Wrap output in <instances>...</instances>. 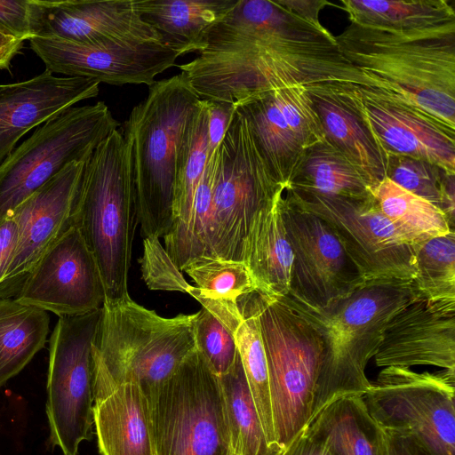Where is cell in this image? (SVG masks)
<instances>
[{"label": "cell", "mask_w": 455, "mask_h": 455, "mask_svg": "<svg viewBox=\"0 0 455 455\" xmlns=\"http://www.w3.org/2000/svg\"><path fill=\"white\" fill-rule=\"evenodd\" d=\"M276 180L286 188L307 148L325 139L306 86H288L234 103Z\"/></svg>", "instance_id": "obj_17"}, {"label": "cell", "mask_w": 455, "mask_h": 455, "mask_svg": "<svg viewBox=\"0 0 455 455\" xmlns=\"http://www.w3.org/2000/svg\"><path fill=\"white\" fill-rule=\"evenodd\" d=\"M242 317L234 336L247 382L268 445L275 444L265 348L256 315L243 297L238 301Z\"/></svg>", "instance_id": "obj_33"}, {"label": "cell", "mask_w": 455, "mask_h": 455, "mask_svg": "<svg viewBox=\"0 0 455 455\" xmlns=\"http://www.w3.org/2000/svg\"><path fill=\"white\" fill-rule=\"evenodd\" d=\"M279 455H334L321 442L301 432Z\"/></svg>", "instance_id": "obj_44"}, {"label": "cell", "mask_w": 455, "mask_h": 455, "mask_svg": "<svg viewBox=\"0 0 455 455\" xmlns=\"http://www.w3.org/2000/svg\"><path fill=\"white\" fill-rule=\"evenodd\" d=\"M332 86L307 87V92L321 121L325 139L359 171L371 190L387 178V154L376 143L361 120L339 100Z\"/></svg>", "instance_id": "obj_24"}, {"label": "cell", "mask_w": 455, "mask_h": 455, "mask_svg": "<svg viewBox=\"0 0 455 455\" xmlns=\"http://www.w3.org/2000/svg\"><path fill=\"white\" fill-rule=\"evenodd\" d=\"M416 274L411 283L431 300H455V232L435 236L415 246Z\"/></svg>", "instance_id": "obj_37"}, {"label": "cell", "mask_w": 455, "mask_h": 455, "mask_svg": "<svg viewBox=\"0 0 455 455\" xmlns=\"http://www.w3.org/2000/svg\"><path fill=\"white\" fill-rule=\"evenodd\" d=\"M24 41L0 31V69H9L12 60L20 52Z\"/></svg>", "instance_id": "obj_46"}, {"label": "cell", "mask_w": 455, "mask_h": 455, "mask_svg": "<svg viewBox=\"0 0 455 455\" xmlns=\"http://www.w3.org/2000/svg\"><path fill=\"white\" fill-rule=\"evenodd\" d=\"M284 190L235 112L216 156L207 160L188 220L164 236L167 253L180 271L199 257L243 261L252 220Z\"/></svg>", "instance_id": "obj_2"}, {"label": "cell", "mask_w": 455, "mask_h": 455, "mask_svg": "<svg viewBox=\"0 0 455 455\" xmlns=\"http://www.w3.org/2000/svg\"><path fill=\"white\" fill-rule=\"evenodd\" d=\"M335 37L344 57L376 87L455 130V23L411 33L351 23Z\"/></svg>", "instance_id": "obj_3"}, {"label": "cell", "mask_w": 455, "mask_h": 455, "mask_svg": "<svg viewBox=\"0 0 455 455\" xmlns=\"http://www.w3.org/2000/svg\"><path fill=\"white\" fill-rule=\"evenodd\" d=\"M101 308L59 317L50 339L45 411L49 443L62 455H77L92 437L94 344Z\"/></svg>", "instance_id": "obj_11"}, {"label": "cell", "mask_w": 455, "mask_h": 455, "mask_svg": "<svg viewBox=\"0 0 455 455\" xmlns=\"http://www.w3.org/2000/svg\"><path fill=\"white\" fill-rule=\"evenodd\" d=\"M29 0H0V31L20 40L30 39Z\"/></svg>", "instance_id": "obj_41"}, {"label": "cell", "mask_w": 455, "mask_h": 455, "mask_svg": "<svg viewBox=\"0 0 455 455\" xmlns=\"http://www.w3.org/2000/svg\"><path fill=\"white\" fill-rule=\"evenodd\" d=\"M28 8L31 38H59L85 45L163 44L156 30L141 19L134 0H29Z\"/></svg>", "instance_id": "obj_19"}, {"label": "cell", "mask_w": 455, "mask_h": 455, "mask_svg": "<svg viewBox=\"0 0 455 455\" xmlns=\"http://www.w3.org/2000/svg\"><path fill=\"white\" fill-rule=\"evenodd\" d=\"M195 318L161 316L130 296L105 299L94 345L115 383H135L148 397L196 348Z\"/></svg>", "instance_id": "obj_8"}, {"label": "cell", "mask_w": 455, "mask_h": 455, "mask_svg": "<svg viewBox=\"0 0 455 455\" xmlns=\"http://www.w3.org/2000/svg\"><path fill=\"white\" fill-rule=\"evenodd\" d=\"M371 192L383 214L414 245L454 230L438 207L387 178Z\"/></svg>", "instance_id": "obj_31"}, {"label": "cell", "mask_w": 455, "mask_h": 455, "mask_svg": "<svg viewBox=\"0 0 455 455\" xmlns=\"http://www.w3.org/2000/svg\"><path fill=\"white\" fill-rule=\"evenodd\" d=\"M283 196L257 213L243 249V261L256 291L271 298L288 295L293 260L281 212Z\"/></svg>", "instance_id": "obj_26"}, {"label": "cell", "mask_w": 455, "mask_h": 455, "mask_svg": "<svg viewBox=\"0 0 455 455\" xmlns=\"http://www.w3.org/2000/svg\"><path fill=\"white\" fill-rule=\"evenodd\" d=\"M87 160L67 165L11 212L18 224L19 236L12 262L0 283V298L16 295L34 264L74 225Z\"/></svg>", "instance_id": "obj_20"}, {"label": "cell", "mask_w": 455, "mask_h": 455, "mask_svg": "<svg viewBox=\"0 0 455 455\" xmlns=\"http://www.w3.org/2000/svg\"><path fill=\"white\" fill-rule=\"evenodd\" d=\"M281 212L293 256L286 297L323 308L365 283L323 219L299 208L285 196L281 200Z\"/></svg>", "instance_id": "obj_15"}, {"label": "cell", "mask_w": 455, "mask_h": 455, "mask_svg": "<svg viewBox=\"0 0 455 455\" xmlns=\"http://www.w3.org/2000/svg\"><path fill=\"white\" fill-rule=\"evenodd\" d=\"M374 360L381 368L427 365L455 371V300L418 294L387 323Z\"/></svg>", "instance_id": "obj_21"}, {"label": "cell", "mask_w": 455, "mask_h": 455, "mask_svg": "<svg viewBox=\"0 0 455 455\" xmlns=\"http://www.w3.org/2000/svg\"><path fill=\"white\" fill-rule=\"evenodd\" d=\"M243 298L260 329L275 444L282 451L311 419L323 342L318 330L283 298L257 291Z\"/></svg>", "instance_id": "obj_7"}, {"label": "cell", "mask_w": 455, "mask_h": 455, "mask_svg": "<svg viewBox=\"0 0 455 455\" xmlns=\"http://www.w3.org/2000/svg\"><path fill=\"white\" fill-rule=\"evenodd\" d=\"M387 156V178L438 207L454 229L455 174L425 160L393 154Z\"/></svg>", "instance_id": "obj_35"}, {"label": "cell", "mask_w": 455, "mask_h": 455, "mask_svg": "<svg viewBox=\"0 0 455 455\" xmlns=\"http://www.w3.org/2000/svg\"><path fill=\"white\" fill-rule=\"evenodd\" d=\"M196 348L218 376L227 373L238 355L234 331L215 314L202 307L194 323Z\"/></svg>", "instance_id": "obj_38"}, {"label": "cell", "mask_w": 455, "mask_h": 455, "mask_svg": "<svg viewBox=\"0 0 455 455\" xmlns=\"http://www.w3.org/2000/svg\"><path fill=\"white\" fill-rule=\"evenodd\" d=\"M238 0H134L141 19L160 35L162 42L179 57L201 52L211 28Z\"/></svg>", "instance_id": "obj_25"}, {"label": "cell", "mask_w": 455, "mask_h": 455, "mask_svg": "<svg viewBox=\"0 0 455 455\" xmlns=\"http://www.w3.org/2000/svg\"><path fill=\"white\" fill-rule=\"evenodd\" d=\"M49 323L46 311L0 298V388L44 347Z\"/></svg>", "instance_id": "obj_30"}, {"label": "cell", "mask_w": 455, "mask_h": 455, "mask_svg": "<svg viewBox=\"0 0 455 455\" xmlns=\"http://www.w3.org/2000/svg\"><path fill=\"white\" fill-rule=\"evenodd\" d=\"M383 455H431L414 439L384 430Z\"/></svg>", "instance_id": "obj_43"}, {"label": "cell", "mask_w": 455, "mask_h": 455, "mask_svg": "<svg viewBox=\"0 0 455 455\" xmlns=\"http://www.w3.org/2000/svg\"><path fill=\"white\" fill-rule=\"evenodd\" d=\"M225 401L231 451L237 455H279L267 443L239 355L219 376Z\"/></svg>", "instance_id": "obj_32"}, {"label": "cell", "mask_w": 455, "mask_h": 455, "mask_svg": "<svg viewBox=\"0 0 455 455\" xmlns=\"http://www.w3.org/2000/svg\"><path fill=\"white\" fill-rule=\"evenodd\" d=\"M352 24L389 32L411 33L455 23L445 0H342Z\"/></svg>", "instance_id": "obj_29"}, {"label": "cell", "mask_w": 455, "mask_h": 455, "mask_svg": "<svg viewBox=\"0 0 455 455\" xmlns=\"http://www.w3.org/2000/svg\"><path fill=\"white\" fill-rule=\"evenodd\" d=\"M455 371L385 367L362 395L387 431L414 439L431 455H455Z\"/></svg>", "instance_id": "obj_12"}, {"label": "cell", "mask_w": 455, "mask_h": 455, "mask_svg": "<svg viewBox=\"0 0 455 455\" xmlns=\"http://www.w3.org/2000/svg\"><path fill=\"white\" fill-rule=\"evenodd\" d=\"M207 117L208 158L218 152L235 113L231 102L204 100Z\"/></svg>", "instance_id": "obj_40"}, {"label": "cell", "mask_w": 455, "mask_h": 455, "mask_svg": "<svg viewBox=\"0 0 455 455\" xmlns=\"http://www.w3.org/2000/svg\"><path fill=\"white\" fill-rule=\"evenodd\" d=\"M14 299L59 317L84 315L102 307L106 293L100 272L76 225L34 264Z\"/></svg>", "instance_id": "obj_16"}, {"label": "cell", "mask_w": 455, "mask_h": 455, "mask_svg": "<svg viewBox=\"0 0 455 455\" xmlns=\"http://www.w3.org/2000/svg\"><path fill=\"white\" fill-rule=\"evenodd\" d=\"M179 68L201 99L235 103L288 86H374L344 57L336 37L280 0H258L247 39L235 52L199 54Z\"/></svg>", "instance_id": "obj_1"}, {"label": "cell", "mask_w": 455, "mask_h": 455, "mask_svg": "<svg viewBox=\"0 0 455 455\" xmlns=\"http://www.w3.org/2000/svg\"><path fill=\"white\" fill-rule=\"evenodd\" d=\"M18 236V224L10 212L0 219V283L12 262Z\"/></svg>", "instance_id": "obj_42"}, {"label": "cell", "mask_w": 455, "mask_h": 455, "mask_svg": "<svg viewBox=\"0 0 455 455\" xmlns=\"http://www.w3.org/2000/svg\"><path fill=\"white\" fill-rule=\"evenodd\" d=\"M93 426L101 455H156L148 402L135 383H115L93 344Z\"/></svg>", "instance_id": "obj_23"}, {"label": "cell", "mask_w": 455, "mask_h": 455, "mask_svg": "<svg viewBox=\"0 0 455 455\" xmlns=\"http://www.w3.org/2000/svg\"><path fill=\"white\" fill-rule=\"evenodd\" d=\"M119 126L103 101L74 106L39 125L0 164V219Z\"/></svg>", "instance_id": "obj_10"}, {"label": "cell", "mask_w": 455, "mask_h": 455, "mask_svg": "<svg viewBox=\"0 0 455 455\" xmlns=\"http://www.w3.org/2000/svg\"><path fill=\"white\" fill-rule=\"evenodd\" d=\"M30 47L45 70L112 85L146 84L175 65L179 55L164 44L114 42L85 45L59 38L33 37Z\"/></svg>", "instance_id": "obj_18"}, {"label": "cell", "mask_w": 455, "mask_h": 455, "mask_svg": "<svg viewBox=\"0 0 455 455\" xmlns=\"http://www.w3.org/2000/svg\"><path fill=\"white\" fill-rule=\"evenodd\" d=\"M144 253L140 262L142 278L150 290L188 292L190 284L175 266L159 238L143 239Z\"/></svg>", "instance_id": "obj_39"}, {"label": "cell", "mask_w": 455, "mask_h": 455, "mask_svg": "<svg viewBox=\"0 0 455 455\" xmlns=\"http://www.w3.org/2000/svg\"><path fill=\"white\" fill-rule=\"evenodd\" d=\"M208 156L206 108L201 99L189 119L178 156L173 223L170 231L178 229L188 220Z\"/></svg>", "instance_id": "obj_34"}, {"label": "cell", "mask_w": 455, "mask_h": 455, "mask_svg": "<svg viewBox=\"0 0 455 455\" xmlns=\"http://www.w3.org/2000/svg\"><path fill=\"white\" fill-rule=\"evenodd\" d=\"M200 100L181 72L155 81L121 129L130 149L143 239L164 237L172 228L178 156Z\"/></svg>", "instance_id": "obj_4"}, {"label": "cell", "mask_w": 455, "mask_h": 455, "mask_svg": "<svg viewBox=\"0 0 455 455\" xmlns=\"http://www.w3.org/2000/svg\"><path fill=\"white\" fill-rule=\"evenodd\" d=\"M195 282L187 293L194 299L204 298L237 303L256 291L243 261L199 257L183 269Z\"/></svg>", "instance_id": "obj_36"}, {"label": "cell", "mask_w": 455, "mask_h": 455, "mask_svg": "<svg viewBox=\"0 0 455 455\" xmlns=\"http://www.w3.org/2000/svg\"><path fill=\"white\" fill-rule=\"evenodd\" d=\"M388 155L425 160L455 174V130L408 102L374 86H332Z\"/></svg>", "instance_id": "obj_14"}, {"label": "cell", "mask_w": 455, "mask_h": 455, "mask_svg": "<svg viewBox=\"0 0 455 455\" xmlns=\"http://www.w3.org/2000/svg\"><path fill=\"white\" fill-rule=\"evenodd\" d=\"M138 224L130 149L117 128L86 161L74 214V225L97 261L106 299L129 296Z\"/></svg>", "instance_id": "obj_6"}, {"label": "cell", "mask_w": 455, "mask_h": 455, "mask_svg": "<svg viewBox=\"0 0 455 455\" xmlns=\"http://www.w3.org/2000/svg\"><path fill=\"white\" fill-rule=\"evenodd\" d=\"M283 6L298 17L315 25H321L319 12L326 5V0H280Z\"/></svg>", "instance_id": "obj_45"}, {"label": "cell", "mask_w": 455, "mask_h": 455, "mask_svg": "<svg viewBox=\"0 0 455 455\" xmlns=\"http://www.w3.org/2000/svg\"><path fill=\"white\" fill-rule=\"evenodd\" d=\"M100 83L56 76L47 70L26 81L0 85V164L30 130L99 94Z\"/></svg>", "instance_id": "obj_22"}, {"label": "cell", "mask_w": 455, "mask_h": 455, "mask_svg": "<svg viewBox=\"0 0 455 455\" xmlns=\"http://www.w3.org/2000/svg\"><path fill=\"white\" fill-rule=\"evenodd\" d=\"M418 294L411 282L387 281L366 283L323 308L281 297L318 330L323 342L310 421L333 398L363 395L371 387L365 369L380 346L385 328Z\"/></svg>", "instance_id": "obj_5"}, {"label": "cell", "mask_w": 455, "mask_h": 455, "mask_svg": "<svg viewBox=\"0 0 455 455\" xmlns=\"http://www.w3.org/2000/svg\"><path fill=\"white\" fill-rule=\"evenodd\" d=\"M302 432L334 455H383L384 431L359 395L333 398Z\"/></svg>", "instance_id": "obj_27"}, {"label": "cell", "mask_w": 455, "mask_h": 455, "mask_svg": "<svg viewBox=\"0 0 455 455\" xmlns=\"http://www.w3.org/2000/svg\"><path fill=\"white\" fill-rule=\"evenodd\" d=\"M230 455H237V454L231 451Z\"/></svg>", "instance_id": "obj_47"}, {"label": "cell", "mask_w": 455, "mask_h": 455, "mask_svg": "<svg viewBox=\"0 0 455 455\" xmlns=\"http://www.w3.org/2000/svg\"><path fill=\"white\" fill-rule=\"evenodd\" d=\"M284 192L291 203L331 228L365 283L412 281L416 245L383 214L372 195L346 198Z\"/></svg>", "instance_id": "obj_13"}, {"label": "cell", "mask_w": 455, "mask_h": 455, "mask_svg": "<svg viewBox=\"0 0 455 455\" xmlns=\"http://www.w3.org/2000/svg\"><path fill=\"white\" fill-rule=\"evenodd\" d=\"M285 190L346 198L372 195L359 171L326 139L306 150Z\"/></svg>", "instance_id": "obj_28"}, {"label": "cell", "mask_w": 455, "mask_h": 455, "mask_svg": "<svg viewBox=\"0 0 455 455\" xmlns=\"http://www.w3.org/2000/svg\"><path fill=\"white\" fill-rule=\"evenodd\" d=\"M147 399L156 455H230L220 378L196 348Z\"/></svg>", "instance_id": "obj_9"}]
</instances>
